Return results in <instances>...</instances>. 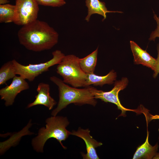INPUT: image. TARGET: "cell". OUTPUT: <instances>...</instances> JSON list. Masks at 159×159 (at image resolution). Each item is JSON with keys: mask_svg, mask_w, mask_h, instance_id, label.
I'll use <instances>...</instances> for the list:
<instances>
[{"mask_svg": "<svg viewBox=\"0 0 159 159\" xmlns=\"http://www.w3.org/2000/svg\"><path fill=\"white\" fill-rule=\"evenodd\" d=\"M17 36L21 44L35 52L51 49L58 42L59 37L57 32L47 23L38 19L22 26Z\"/></svg>", "mask_w": 159, "mask_h": 159, "instance_id": "cell-1", "label": "cell"}, {"mask_svg": "<svg viewBox=\"0 0 159 159\" xmlns=\"http://www.w3.org/2000/svg\"><path fill=\"white\" fill-rule=\"evenodd\" d=\"M50 80L57 86L59 92V101L57 107L52 112V116H56L62 110L71 103L80 105H96L97 101L92 92L93 87L89 86L83 89L72 87L55 76L50 77Z\"/></svg>", "mask_w": 159, "mask_h": 159, "instance_id": "cell-2", "label": "cell"}, {"mask_svg": "<svg viewBox=\"0 0 159 159\" xmlns=\"http://www.w3.org/2000/svg\"><path fill=\"white\" fill-rule=\"evenodd\" d=\"M45 127H43L39 130L37 135L33 138L32 141V146L37 152H43V148L47 141L53 138L59 142L64 149L67 148L62 143L71 135V132L66 127L69 124L67 118L60 116H52L46 120Z\"/></svg>", "mask_w": 159, "mask_h": 159, "instance_id": "cell-3", "label": "cell"}, {"mask_svg": "<svg viewBox=\"0 0 159 159\" xmlns=\"http://www.w3.org/2000/svg\"><path fill=\"white\" fill-rule=\"evenodd\" d=\"M79 58L73 54L65 55L57 67V73L65 83L73 87H85L87 74L80 67Z\"/></svg>", "mask_w": 159, "mask_h": 159, "instance_id": "cell-4", "label": "cell"}, {"mask_svg": "<svg viewBox=\"0 0 159 159\" xmlns=\"http://www.w3.org/2000/svg\"><path fill=\"white\" fill-rule=\"evenodd\" d=\"M52 55L53 57L50 60L38 64L23 65L15 59L12 60L16 74L29 81H33L36 77L48 71L51 67L59 64L65 55L61 51L58 50L53 52Z\"/></svg>", "mask_w": 159, "mask_h": 159, "instance_id": "cell-5", "label": "cell"}, {"mask_svg": "<svg viewBox=\"0 0 159 159\" xmlns=\"http://www.w3.org/2000/svg\"><path fill=\"white\" fill-rule=\"evenodd\" d=\"M128 80L126 77H122L121 80L116 81L114 84V87L112 90L109 91L105 92L101 90H97L93 87L92 92L95 98L99 99L105 102H109L115 104L117 108L121 111L120 116H125L127 111H131L137 113L143 112L142 110L139 109L132 110L126 108L124 107L121 104L118 97L119 92L125 89L127 86Z\"/></svg>", "mask_w": 159, "mask_h": 159, "instance_id": "cell-6", "label": "cell"}, {"mask_svg": "<svg viewBox=\"0 0 159 159\" xmlns=\"http://www.w3.org/2000/svg\"><path fill=\"white\" fill-rule=\"evenodd\" d=\"M39 5L36 0H16L13 22L23 26L37 19Z\"/></svg>", "mask_w": 159, "mask_h": 159, "instance_id": "cell-7", "label": "cell"}, {"mask_svg": "<svg viewBox=\"0 0 159 159\" xmlns=\"http://www.w3.org/2000/svg\"><path fill=\"white\" fill-rule=\"evenodd\" d=\"M28 83L20 76H16L13 78L11 84L0 90L1 99L5 101L6 106L13 105L17 95L21 91L28 89Z\"/></svg>", "mask_w": 159, "mask_h": 159, "instance_id": "cell-8", "label": "cell"}, {"mask_svg": "<svg viewBox=\"0 0 159 159\" xmlns=\"http://www.w3.org/2000/svg\"><path fill=\"white\" fill-rule=\"evenodd\" d=\"M88 129H84L79 127L77 131L73 130L71 135L77 136L82 139L86 145L87 153H81L84 159H99L96 148L102 145V143L97 141L90 134Z\"/></svg>", "mask_w": 159, "mask_h": 159, "instance_id": "cell-9", "label": "cell"}, {"mask_svg": "<svg viewBox=\"0 0 159 159\" xmlns=\"http://www.w3.org/2000/svg\"><path fill=\"white\" fill-rule=\"evenodd\" d=\"M37 91L38 94L35 96V100L29 103L27 108L42 105L47 107L49 110H52L56 104L57 102L50 95L49 85L43 82L40 83L38 85Z\"/></svg>", "mask_w": 159, "mask_h": 159, "instance_id": "cell-10", "label": "cell"}, {"mask_svg": "<svg viewBox=\"0 0 159 159\" xmlns=\"http://www.w3.org/2000/svg\"><path fill=\"white\" fill-rule=\"evenodd\" d=\"M130 48L136 64H141L154 71L157 64V59L152 57L146 50L143 49L135 42H130Z\"/></svg>", "mask_w": 159, "mask_h": 159, "instance_id": "cell-11", "label": "cell"}, {"mask_svg": "<svg viewBox=\"0 0 159 159\" xmlns=\"http://www.w3.org/2000/svg\"><path fill=\"white\" fill-rule=\"evenodd\" d=\"M87 77L85 87H87L90 85L102 87L105 84L112 85L116 80L117 73L113 70H111L107 75L100 76L94 73L86 74Z\"/></svg>", "mask_w": 159, "mask_h": 159, "instance_id": "cell-12", "label": "cell"}, {"mask_svg": "<svg viewBox=\"0 0 159 159\" xmlns=\"http://www.w3.org/2000/svg\"><path fill=\"white\" fill-rule=\"evenodd\" d=\"M85 3L88 10L87 14L85 19L87 22L89 21L91 16L93 14H97L102 16L103 17V20H104L106 18L107 13H122L120 11L108 10L105 3L99 0H85Z\"/></svg>", "mask_w": 159, "mask_h": 159, "instance_id": "cell-13", "label": "cell"}, {"mask_svg": "<svg viewBox=\"0 0 159 159\" xmlns=\"http://www.w3.org/2000/svg\"><path fill=\"white\" fill-rule=\"evenodd\" d=\"M149 132L147 130V136L145 142L138 147L134 155L133 159H152L157 154L158 145H151L148 141Z\"/></svg>", "mask_w": 159, "mask_h": 159, "instance_id": "cell-14", "label": "cell"}, {"mask_svg": "<svg viewBox=\"0 0 159 159\" xmlns=\"http://www.w3.org/2000/svg\"><path fill=\"white\" fill-rule=\"evenodd\" d=\"M98 47L85 57L80 58L81 68L86 74L94 73L97 64Z\"/></svg>", "mask_w": 159, "mask_h": 159, "instance_id": "cell-15", "label": "cell"}, {"mask_svg": "<svg viewBox=\"0 0 159 159\" xmlns=\"http://www.w3.org/2000/svg\"><path fill=\"white\" fill-rule=\"evenodd\" d=\"M16 75L15 67L12 60L4 63L0 69V85L6 83Z\"/></svg>", "mask_w": 159, "mask_h": 159, "instance_id": "cell-16", "label": "cell"}, {"mask_svg": "<svg viewBox=\"0 0 159 159\" xmlns=\"http://www.w3.org/2000/svg\"><path fill=\"white\" fill-rule=\"evenodd\" d=\"M15 14V5L9 4L0 5V22H13Z\"/></svg>", "mask_w": 159, "mask_h": 159, "instance_id": "cell-17", "label": "cell"}, {"mask_svg": "<svg viewBox=\"0 0 159 159\" xmlns=\"http://www.w3.org/2000/svg\"><path fill=\"white\" fill-rule=\"evenodd\" d=\"M39 5L53 7L62 6L66 4L64 0H36Z\"/></svg>", "mask_w": 159, "mask_h": 159, "instance_id": "cell-18", "label": "cell"}, {"mask_svg": "<svg viewBox=\"0 0 159 159\" xmlns=\"http://www.w3.org/2000/svg\"><path fill=\"white\" fill-rule=\"evenodd\" d=\"M154 18L157 23V28L155 31L152 32L149 39L150 41H154L156 37L159 38V17L154 13Z\"/></svg>", "mask_w": 159, "mask_h": 159, "instance_id": "cell-19", "label": "cell"}, {"mask_svg": "<svg viewBox=\"0 0 159 159\" xmlns=\"http://www.w3.org/2000/svg\"><path fill=\"white\" fill-rule=\"evenodd\" d=\"M158 56L157 58V64L155 70L154 71L153 77L156 78L159 73V44L157 47Z\"/></svg>", "mask_w": 159, "mask_h": 159, "instance_id": "cell-20", "label": "cell"}, {"mask_svg": "<svg viewBox=\"0 0 159 159\" xmlns=\"http://www.w3.org/2000/svg\"><path fill=\"white\" fill-rule=\"evenodd\" d=\"M150 120L154 119H159V115H153L150 114Z\"/></svg>", "mask_w": 159, "mask_h": 159, "instance_id": "cell-21", "label": "cell"}, {"mask_svg": "<svg viewBox=\"0 0 159 159\" xmlns=\"http://www.w3.org/2000/svg\"><path fill=\"white\" fill-rule=\"evenodd\" d=\"M9 0H0V5H3L8 4Z\"/></svg>", "mask_w": 159, "mask_h": 159, "instance_id": "cell-22", "label": "cell"}, {"mask_svg": "<svg viewBox=\"0 0 159 159\" xmlns=\"http://www.w3.org/2000/svg\"><path fill=\"white\" fill-rule=\"evenodd\" d=\"M153 159H159V153H157L156 155L154 157Z\"/></svg>", "mask_w": 159, "mask_h": 159, "instance_id": "cell-23", "label": "cell"}]
</instances>
